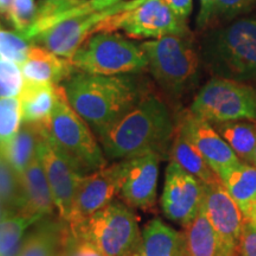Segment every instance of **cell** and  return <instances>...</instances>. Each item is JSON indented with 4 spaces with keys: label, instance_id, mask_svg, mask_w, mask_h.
<instances>
[{
    "label": "cell",
    "instance_id": "5bb4252c",
    "mask_svg": "<svg viewBox=\"0 0 256 256\" xmlns=\"http://www.w3.org/2000/svg\"><path fill=\"white\" fill-rule=\"evenodd\" d=\"M203 210L224 244L240 254V242L247 218L222 180L206 185Z\"/></svg>",
    "mask_w": 256,
    "mask_h": 256
},
{
    "label": "cell",
    "instance_id": "7c38bea8",
    "mask_svg": "<svg viewBox=\"0 0 256 256\" xmlns=\"http://www.w3.org/2000/svg\"><path fill=\"white\" fill-rule=\"evenodd\" d=\"M204 194L206 184L170 160L162 196L165 216L172 222L188 226L202 210Z\"/></svg>",
    "mask_w": 256,
    "mask_h": 256
},
{
    "label": "cell",
    "instance_id": "7bdbcfd3",
    "mask_svg": "<svg viewBox=\"0 0 256 256\" xmlns=\"http://www.w3.org/2000/svg\"><path fill=\"white\" fill-rule=\"evenodd\" d=\"M238 256H241V255H238Z\"/></svg>",
    "mask_w": 256,
    "mask_h": 256
},
{
    "label": "cell",
    "instance_id": "74e56055",
    "mask_svg": "<svg viewBox=\"0 0 256 256\" xmlns=\"http://www.w3.org/2000/svg\"><path fill=\"white\" fill-rule=\"evenodd\" d=\"M14 0H0V16H8Z\"/></svg>",
    "mask_w": 256,
    "mask_h": 256
},
{
    "label": "cell",
    "instance_id": "8d00e7d4",
    "mask_svg": "<svg viewBox=\"0 0 256 256\" xmlns=\"http://www.w3.org/2000/svg\"><path fill=\"white\" fill-rule=\"evenodd\" d=\"M164 2L183 20H188L194 10V2L192 0H164Z\"/></svg>",
    "mask_w": 256,
    "mask_h": 256
},
{
    "label": "cell",
    "instance_id": "f1b7e54d",
    "mask_svg": "<svg viewBox=\"0 0 256 256\" xmlns=\"http://www.w3.org/2000/svg\"><path fill=\"white\" fill-rule=\"evenodd\" d=\"M23 124L19 98H0V150L11 142Z\"/></svg>",
    "mask_w": 256,
    "mask_h": 256
},
{
    "label": "cell",
    "instance_id": "7402d4cb",
    "mask_svg": "<svg viewBox=\"0 0 256 256\" xmlns=\"http://www.w3.org/2000/svg\"><path fill=\"white\" fill-rule=\"evenodd\" d=\"M139 256H186L184 232L160 218L152 220L142 232Z\"/></svg>",
    "mask_w": 256,
    "mask_h": 256
},
{
    "label": "cell",
    "instance_id": "d6986e66",
    "mask_svg": "<svg viewBox=\"0 0 256 256\" xmlns=\"http://www.w3.org/2000/svg\"><path fill=\"white\" fill-rule=\"evenodd\" d=\"M52 216L44 217L36 223L23 240L17 256H57L62 252L69 235V223L60 216L58 218Z\"/></svg>",
    "mask_w": 256,
    "mask_h": 256
},
{
    "label": "cell",
    "instance_id": "b9f144b4",
    "mask_svg": "<svg viewBox=\"0 0 256 256\" xmlns=\"http://www.w3.org/2000/svg\"><path fill=\"white\" fill-rule=\"evenodd\" d=\"M57 256H60V255H57Z\"/></svg>",
    "mask_w": 256,
    "mask_h": 256
},
{
    "label": "cell",
    "instance_id": "8fae6325",
    "mask_svg": "<svg viewBox=\"0 0 256 256\" xmlns=\"http://www.w3.org/2000/svg\"><path fill=\"white\" fill-rule=\"evenodd\" d=\"M119 30L136 40L191 34L186 20L174 14L164 0H142L134 8L124 10L119 18Z\"/></svg>",
    "mask_w": 256,
    "mask_h": 256
},
{
    "label": "cell",
    "instance_id": "4316f807",
    "mask_svg": "<svg viewBox=\"0 0 256 256\" xmlns=\"http://www.w3.org/2000/svg\"><path fill=\"white\" fill-rule=\"evenodd\" d=\"M42 218L44 217L14 214L0 220V256H17L24 234Z\"/></svg>",
    "mask_w": 256,
    "mask_h": 256
},
{
    "label": "cell",
    "instance_id": "ffe728a7",
    "mask_svg": "<svg viewBox=\"0 0 256 256\" xmlns=\"http://www.w3.org/2000/svg\"><path fill=\"white\" fill-rule=\"evenodd\" d=\"M186 256H238L224 244L222 238L214 229L203 206L192 222L184 226Z\"/></svg>",
    "mask_w": 256,
    "mask_h": 256
},
{
    "label": "cell",
    "instance_id": "e575fe53",
    "mask_svg": "<svg viewBox=\"0 0 256 256\" xmlns=\"http://www.w3.org/2000/svg\"><path fill=\"white\" fill-rule=\"evenodd\" d=\"M240 255L256 256V224L246 223L240 242Z\"/></svg>",
    "mask_w": 256,
    "mask_h": 256
},
{
    "label": "cell",
    "instance_id": "ac0fdd59",
    "mask_svg": "<svg viewBox=\"0 0 256 256\" xmlns=\"http://www.w3.org/2000/svg\"><path fill=\"white\" fill-rule=\"evenodd\" d=\"M24 192V206L20 215L46 217L55 214V202L40 156L20 174Z\"/></svg>",
    "mask_w": 256,
    "mask_h": 256
},
{
    "label": "cell",
    "instance_id": "e0dca14e",
    "mask_svg": "<svg viewBox=\"0 0 256 256\" xmlns=\"http://www.w3.org/2000/svg\"><path fill=\"white\" fill-rule=\"evenodd\" d=\"M20 69L24 82L51 83L56 86L66 82L78 70L70 60L56 55L37 44L31 46Z\"/></svg>",
    "mask_w": 256,
    "mask_h": 256
},
{
    "label": "cell",
    "instance_id": "30bf717a",
    "mask_svg": "<svg viewBox=\"0 0 256 256\" xmlns=\"http://www.w3.org/2000/svg\"><path fill=\"white\" fill-rule=\"evenodd\" d=\"M38 156L46 171L58 215L69 222L76 190L86 174H83L75 162L57 147L51 139L48 128L40 138Z\"/></svg>",
    "mask_w": 256,
    "mask_h": 256
},
{
    "label": "cell",
    "instance_id": "d4e9b609",
    "mask_svg": "<svg viewBox=\"0 0 256 256\" xmlns=\"http://www.w3.org/2000/svg\"><path fill=\"white\" fill-rule=\"evenodd\" d=\"M46 126L23 124L14 139L0 150L14 168L22 174L38 154V145Z\"/></svg>",
    "mask_w": 256,
    "mask_h": 256
},
{
    "label": "cell",
    "instance_id": "44dd1931",
    "mask_svg": "<svg viewBox=\"0 0 256 256\" xmlns=\"http://www.w3.org/2000/svg\"><path fill=\"white\" fill-rule=\"evenodd\" d=\"M57 88L58 86L51 83L24 82L23 90L18 96L23 124L49 126L57 101Z\"/></svg>",
    "mask_w": 256,
    "mask_h": 256
},
{
    "label": "cell",
    "instance_id": "603a6c76",
    "mask_svg": "<svg viewBox=\"0 0 256 256\" xmlns=\"http://www.w3.org/2000/svg\"><path fill=\"white\" fill-rule=\"evenodd\" d=\"M170 160L177 162L182 168L200 179L206 185L220 182L218 174L210 168L204 156L194 147L180 124H176V132L170 148Z\"/></svg>",
    "mask_w": 256,
    "mask_h": 256
},
{
    "label": "cell",
    "instance_id": "1f68e13d",
    "mask_svg": "<svg viewBox=\"0 0 256 256\" xmlns=\"http://www.w3.org/2000/svg\"><path fill=\"white\" fill-rule=\"evenodd\" d=\"M38 8L34 0H14L6 18L16 31L24 34L37 17Z\"/></svg>",
    "mask_w": 256,
    "mask_h": 256
},
{
    "label": "cell",
    "instance_id": "6da1fadb",
    "mask_svg": "<svg viewBox=\"0 0 256 256\" xmlns=\"http://www.w3.org/2000/svg\"><path fill=\"white\" fill-rule=\"evenodd\" d=\"M176 124L168 106L147 92L130 110L100 136L102 148L110 159H130L146 154H170Z\"/></svg>",
    "mask_w": 256,
    "mask_h": 256
},
{
    "label": "cell",
    "instance_id": "d590c367",
    "mask_svg": "<svg viewBox=\"0 0 256 256\" xmlns=\"http://www.w3.org/2000/svg\"><path fill=\"white\" fill-rule=\"evenodd\" d=\"M200 8L197 17V26L200 30H206L211 24L216 0H200Z\"/></svg>",
    "mask_w": 256,
    "mask_h": 256
},
{
    "label": "cell",
    "instance_id": "9a60e30c",
    "mask_svg": "<svg viewBox=\"0 0 256 256\" xmlns=\"http://www.w3.org/2000/svg\"><path fill=\"white\" fill-rule=\"evenodd\" d=\"M119 162L83 176L74 198L70 224L80 223L104 209L119 194Z\"/></svg>",
    "mask_w": 256,
    "mask_h": 256
},
{
    "label": "cell",
    "instance_id": "277c9868",
    "mask_svg": "<svg viewBox=\"0 0 256 256\" xmlns=\"http://www.w3.org/2000/svg\"><path fill=\"white\" fill-rule=\"evenodd\" d=\"M200 55L215 78L256 81V18H241L212 28L202 40Z\"/></svg>",
    "mask_w": 256,
    "mask_h": 256
},
{
    "label": "cell",
    "instance_id": "60d3db41",
    "mask_svg": "<svg viewBox=\"0 0 256 256\" xmlns=\"http://www.w3.org/2000/svg\"><path fill=\"white\" fill-rule=\"evenodd\" d=\"M252 165L256 166V147H255V151H254V154H252Z\"/></svg>",
    "mask_w": 256,
    "mask_h": 256
},
{
    "label": "cell",
    "instance_id": "f35d334b",
    "mask_svg": "<svg viewBox=\"0 0 256 256\" xmlns=\"http://www.w3.org/2000/svg\"><path fill=\"white\" fill-rule=\"evenodd\" d=\"M11 215H14V211H11L10 209H8V208L0 206V220L5 218V217L11 216Z\"/></svg>",
    "mask_w": 256,
    "mask_h": 256
},
{
    "label": "cell",
    "instance_id": "4fadbf2b",
    "mask_svg": "<svg viewBox=\"0 0 256 256\" xmlns=\"http://www.w3.org/2000/svg\"><path fill=\"white\" fill-rule=\"evenodd\" d=\"M158 154H146L124 159L119 162V196L134 209H154L159 180Z\"/></svg>",
    "mask_w": 256,
    "mask_h": 256
},
{
    "label": "cell",
    "instance_id": "d6a6232c",
    "mask_svg": "<svg viewBox=\"0 0 256 256\" xmlns=\"http://www.w3.org/2000/svg\"><path fill=\"white\" fill-rule=\"evenodd\" d=\"M254 0H216L210 26L218 22L232 20L238 16L248 12Z\"/></svg>",
    "mask_w": 256,
    "mask_h": 256
},
{
    "label": "cell",
    "instance_id": "52a82bcc",
    "mask_svg": "<svg viewBox=\"0 0 256 256\" xmlns=\"http://www.w3.org/2000/svg\"><path fill=\"white\" fill-rule=\"evenodd\" d=\"M72 62L80 72L98 75L138 74L148 68L142 46L114 32H101L89 38Z\"/></svg>",
    "mask_w": 256,
    "mask_h": 256
},
{
    "label": "cell",
    "instance_id": "2e32d148",
    "mask_svg": "<svg viewBox=\"0 0 256 256\" xmlns=\"http://www.w3.org/2000/svg\"><path fill=\"white\" fill-rule=\"evenodd\" d=\"M178 124L218 177L242 162L214 124L196 116L190 110H184L180 114Z\"/></svg>",
    "mask_w": 256,
    "mask_h": 256
},
{
    "label": "cell",
    "instance_id": "836d02e7",
    "mask_svg": "<svg viewBox=\"0 0 256 256\" xmlns=\"http://www.w3.org/2000/svg\"><path fill=\"white\" fill-rule=\"evenodd\" d=\"M60 256H104L94 243L74 234L69 228V235Z\"/></svg>",
    "mask_w": 256,
    "mask_h": 256
},
{
    "label": "cell",
    "instance_id": "7a4b0ae2",
    "mask_svg": "<svg viewBox=\"0 0 256 256\" xmlns=\"http://www.w3.org/2000/svg\"><path fill=\"white\" fill-rule=\"evenodd\" d=\"M70 104L100 138L148 92L140 80L130 74L98 75L72 74L64 82Z\"/></svg>",
    "mask_w": 256,
    "mask_h": 256
},
{
    "label": "cell",
    "instance_id": "8992f818",
    "mask_svg": "<svg viewBox=\"0 0 256 256\" xmlns=\"http://www.w3.org/2000/svg\"><path fill=\"white\" fill-rule=\"evenodd\" d=\"M54 142L75 162L83 174L107 166V159L89 124L70 104L64 86L57 88V101L48 126Z\"/></svg>",
    "mask_w": 256,
    "mask_h": 256
},
{
    "label": "cell",
    "instance_id": "4dcf8cb0",
    "mask_svg": "<svg viewBox=\"0 0 256 256\" xmlns=\"http://www.w3.org/2000/svg\"><path fill=\"white\" fill-rule=\"evenodd\" d=\"M24 87L20 66L11 60L0 58V98H17Z\"/></svg>",
    "mask_w": 256,
    "mask_h": 256
},
{
    "label": "cell",
    "instance_id": "484cf974",
    "mask_svg": "<svg viewBox=\"0 0 256 256\" xmlns=\"http://www.w3.org/2000/svg\"><path fill=\"white\" fill-rule=\"evenodd\" d=\"M214 127L243 162L252 164L256 147V121H232Z\"/></svg>",
    "mask_w": 256,
    "mask_h": 256
},
{
    "label": "cell",
    "instance_id": "83f0119b",
    "mask_svg": "<svg viewBox=\"0 0 256 256\" xmlns=\"http://www.w3.org/2000/svg\"><path fill=\"white\" fill-rule=\"evenodd\" d=\"M0 206L20 214L24 206L22 177L0 152Z\"/></svg>",
    "mask_w": 256,
    "mask_h": 256
},
{
    "label": "cell",
    "instance_id": "9c48e42d",
    "mask_svg": "<svg viewBox=\"0 0 256 256\" xmlns=\"http://www.w3.org/2000/svg\"><path fill=\"white\" fill-rule=\"evenodd\" d=\"M128 2L106 10H78L70 17L57 22L52 26L38 34L32 43L51 52L72 60L83 44L94 34L108 32V22L112 16L126 8Z\"/></svg>",
    "mask_w": 256,
    "mask_h": 256
},
{
    "label": "cell",
    "instance_id": "ab89813d",
    "mask_svg": "<svg viewBox=\"0 0 256 256\" xmlns=\"http://www.w3.org/2000/svg\"><path fill=\"white\" fill-rule=\"evenodd\" d=\"M247 222L252 223V224H256V204H255V206L252 208L250 215H249V217L247 218Z\"/></svg>",
    "mask_w": 256,
    "mask_h": 256
},
{
    "label": "cell",
    "instance_id": "3957f363",
    "mask_svg": "<svg viewBox=\"0 0 256 256\" xmlns=\"http://www.w3.org/2000/svg\"><path fill=\"white\" fill-rule=\"evenodd\" d=\"M142 48L147 70L168 98L180 101L196 89L203 60L194 34H170L145 42Z\"/></svg>",
    "mask_w": 256,
    "mask_h": 256
},
{
    "label": "cell",
    "instance_id": "5b68a950",
    "mask_svg": "<svg viewBox=\"0 0 256 256\" xmlns=\"http://www.w3.org/2000/svg\"><path fill=\"white\" fill-rule=\"evenodd\" d=\"M74 234L94 243L104 256H139L142 236L138 217L126 203L113 200L80 223H69Z\"/></svg>",
    "mask_w": 256,
    "mask_h": 256
},
{
    "label": "cell",
    "instance_id": "cb8c5ba5",
    "mask_svg": "<svg viewBox=\"0 0 256 256\" xmlns=\"http://www.w3.org/2000/svg\"><path fill=\"white\" fill-rule=\"evenodd\" d=\"M220 178L248 218L256 204V166L242 162L224 172Z\"/></svg>",
    "mask_w": 256,
    "mask_h": 256
},
{
    "label": "cell",
    "instance_id": "ba28073f",
    "mask_svg": "<svg viewBox=\"0 0 256 256\" xmlns=\"http://www.w3.org/2000/svg\"><path fill=\"white\" fill-rule=\"evenodd\" d=\"M188 110L211 124L256 121V89L244 82L214 78L198 92Z\"/></svg>",
    "mask_w": 256,
    "mask_h": 256
},
{
    "label": "cell",
    "instance_id": "f546056e",
    "mask_svg": "<svg viewBox=\"0 0 256 256\" xmlns=\"http://www.w3.org/2000/svg\"><path fill=\"white\" fill-rule=\"evenodd\" d=\"M31 46V42L23 34L5 30L0 25V58L11 60L20 66L26 60Z\"/></svg>",
    "mask_w": 256,
    "mask_h": 256
}]
</instances>
